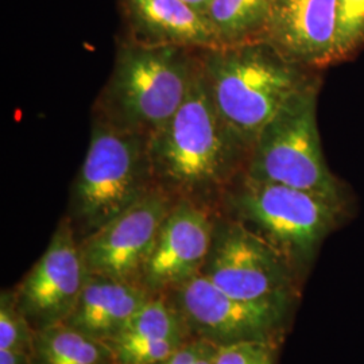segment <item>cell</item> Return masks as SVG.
Listing matches in <instances>:
<instances>
[{
  "mask_svg": "<svg viewBox=\"0 0 364 364\" xmlns=\"http://www.w3.org/2000/svg\"><path fill=\"white\" fill-rule=\"evenodd\" d=\"M126 38L149 46L215 49L218 43L205 16L183 0H119Z\"/></svg>",
  "mask_w": 364,
  "mask_h": 364,
  "instance_id": "obj_13",
  "label": "cell"
},
{
  "mask_svg": "<svg viewBox=\"0 0 364 364\" xmlns=\"http://www.w3.org/2000/svg\"><path fill=\"white\" fill-rule=\"evenodd\" d=\"M282 338L247 340L218 348L215 364H277Z\"/></svg>",
  "mask_w": 364,
  "mask_h": 364,
  "instance_id": "obj_20",
  "label": "cell"
},
{
  "mask_svg": "<svg viewBox=\"0 0 364 364\" xmlns=\"http://www.w3.org/2000/svg\"><path fill=\"white\" fill-rule=\"evenodd\" d=\"M33 364H115L111 347L60 323L36 331Z\"/></svg>",
  "mask_w": 364,
  "mask_h": 364,
  "instance_id": "obj_16",
  "label": "cell"
},
{
  "mask_svg": "<svg viewBox=\"0 0 364 364\" xmlns=\"http://www.w3.org/2000/svg\"><path fill=\"white\" fill-rule=\"evenodd\" d=\"M203 50L120 39L92 117L151 139L188 97L201 69Z\"/></svg>",
  "mask_w": 364,
  "mask_h": 364,
  "instance_id": "obj_2",
  "label": "cell"
},
{
  "mask_svg": "<svg viewBox=\"0 0 364 364\" xmlns=\"http://www.w3.org/2000/svg\"><path fill=\"white\" fill-rule=\"evenodd\" d=\"M188 6H191L195 11L205 16L208 13L209 6L212 3V0H183Z\"/></svg>",
  "mask_w": 364,
  "mask_h": 364,
  "instance_id": "obj_23",
  "label": "cell"
},
{
  "mask_svg": "<svg viewBox=\"0 0 364 364\" xmlns=\"http://www.w3.org/2000/svg\"><path fill=\"white\" fill-rule=\"evenodd\" d=\"M195 336L166 296H153L117 338L107 343L115 364H151L169 356Z\"/></svg>",
  "mask_w": 364,
  "mask_h": 364,
  "instance_id": "obj_14",
  "label": "cell"
},
{
  "mask_svg": "<svg viewBox=\"0 0 364 364\" xmlns=\"http://www.w3.org/2000/svg\"><path fill=\"white\" fill-rule=\"evenodd\" d=\"M219 210L273 246L305 281L326 236L341 223L343 204L245 173L221 196Z\"/></svg>",
  "mask_w": 364,
  "mask_h": 364,
  "instance_id": "obj_4",
  "label": "cell"
},
{
  "mask_svg": "<svg viewBox=\"0 0 364 364\" xmlns=\"http://www.w3.org/2000/svg\"><path fill=\"white\" fill-rule=\"evenodd\" d=\"M156 186L150 139L92 117L91 139L70 188L65 215L78 242Z\"/></svg>",
  "mask_w": 364,
  "mask_h": 364,
  "instance_id": "obj_5",
  "label": "cell"
},
{
  "mask_svg": "<svg viewBox=\"0 0 364 364\" xmlns=\"http://www.w3.org/2000/svg\"><path fill=\"white\" fill-rule=\"evenodd\" d=\"M0 364H33V358L30 352L0 350Z\"/></svg>",
  "mask_w": 364,
  "mask_h": 364,
  "instance_id": "obj_22",
  "label": "cell"
},
{
  "mask_svg": "<svg viewBox=\"0 0 364 364\" xmlns=\"http://www.w3.org/2000/svg\"><path fill=\"white\" fill-rule=\"evenodd\" d=\"M338 60H350L364 45V0H338Z\"/></svg>",
  "mask_w": 364,
  "mask_h": 364,
  "instance_id": "obj_19",
  "label": "cell"
},
{
  "mask_svg": "<svg viewBox=\"0 0 364 364\" xmlns=\"http://www.w3.org/2000/svg\"><path fill=\"white\" fill-rule=\"evenodd\" d=\"M250 151L228 130L201 69L183 105L150 139L156 185L219 210L224 191L247 165Z\"/></svg>",
  "mask_w": 364,
  "mask_h": 364,
  "instance_id": "obj_1",
  "label": "cell"
},
{
  "mask_svg": "<svg viewBox=\"0 0 364 364\" xmlns=\"http://www.w3.org/2000/svg\"><path fill=\"white\" fill-rule=\"evenodd\" d=\"M177 197L159 185L80 242L88 273L142 285L156 237Z\"/></svg>",
  "mask_w": 364,
  "mask_h": 364,
  "instance_id": "obj_9",
  "label": "cell"
},
{
  "mask_svg": "<svg viewBox=\"0 0 364 364\" xmlns=\"http://www.w3.org/2000/svg\"><path fill=\"white\" fill-rule=\"evenodd\" d=\"M36 331L16 305L13 289L0 293V350L31 353Z\"/></svg>",
  "mask_w": 364,
  "mask_h": 364,
  "instance_id": "obj_18",
  "label": "cell"
},
{
  "mask_svg": "<svg viewBox=\"0 0 364 364\" xmlns=\"http://www.w3.org/2000/svg\"><path fill=\"white\" fill-rule=\"evenodd\" d=\"M218 346L204 338H192L169 356L151 364H215Z\"/></svg>",
  "mask_w": 364,
  "mask_h": 364,
  "instance_id": "obj_21",
  "label": "cell"
},
{
  "mask_svg": "<svg viewBox=\"0 0 364 364\" xmlns=\"http://www.w3.org/2000/svg\"><path fill=\"white\" fill-rule=\"evenodd\" d=\"M151 297L139 284L90 274L73 312L64 323L109 343Z\"/></svg>",
  "mask_w": 364,
  "mask_h": 364,
  "instance_id": "obj_15",
  "label": "cell"
},
{
  "mask_svg": "<svg viewBox=\"0 0 364 364\" xmlns=\"http://www.w3.org/2000/svg\"><path fill=\"white\" fill-rule=\"evenodd\" d=\"M164 296L180 311L195 338L218 347L247 340H285L296 311V306L235 299L201 274Z\"/></svg>",
  "mask_w": 364,
  "mask_h": 364,
  "instance_id": "obj_8",
  "label": "cell"
},
{
  "mask_svg": "<svg viewBox=\"0 0 364 364\" xmlns=\"http://www.w3.org/2000/svg\"><path fill=\"white\" fill-rule=\"evenodd\" d=\"M201 63L219 115L248 151L279 108L314 77L264 41L204 49Z\"/></svg>",
  "mask_w": 364,
  "mask_h": 364,
  "instance_id": "obj_3",
  "label": "cell"
},
{
  "mask_svg": "<svg viewBox=\"0 0 364 364\" xmlns=\"http://www.w3.org/2000/svg\"><path fill=\"white\" fill-rule=\"evenodd\" d=\"M218 212L193 200L177 198L144 270L142 287L150 294H166L200 275L212 246Z\"/></svg>",
  "mask_w": 364,
  "mask_h": 364,
  "instance_id": "obj_11",
  "label": "cell"
},
{
  "mask_svg": "<svg viewBox=\"0 0 364 364\" xmlns=\"http://www.w3.org/2000/svg\"><path fill=\"white\" fill-rule=\"evenodd\" d=\"M88 275L73 225L64 215L45 252L14 287L16 305L34 331L64 323Z\"/></svg>",
  "mask_w": 364,
  "mask_h": 364,
  "instance_id": "obj_10",
  "label": "cell"
},
{
  "mask_svg": "<svg viewBox=\"0 0 364 364\" xmlns=\"http://www.w3.org/2000/svg\"><path fill=\"white\" fill-rule=\"evenodd\" d=\"M272 0H212L205 19L218 48L263 41Z\"/></svg>",
  "mask_w": 364,
  "mask_h": 364,
  "instance_id": "obj_17",
  "label": "cell"
},
{
  "mask_svg": "<svg viewBox=\"0 0 364 364\" xmlns=\"http://www.w3.org/2000/svg\"><path fill=\"white\" fill-rule=\"evenodd\" d=\"M320 80L296 92L260 131L245 174L257 181L282 183L344 205L340 182L328 169L317 126Z\"/></svg>",
  "mask_w": 364,
  "mask_h": 364,
  "instance_id": "obj_6",
  "label": "cell"
},
{
  "mask_svg": "<svg viewBox=\"0 0 364 364\" xmlns=\"http://www.w3.org/2000/svg\"><path fill=\"white\" fill-rule=\"evenodd\" d=\"M338 0H272L263 41L308 70L338 63Z\"/></svg>",
  "mask_w": 364,
  "mask_h": 364,
  "instance_id": "obj_12",
  "label": "cell"
},
{
  "mask_svg": "<svg viewBox=\"0 0 364 364\" xmlns=\"http://www.w3.org/2000/svg\"><path fill=\"white\" fill-rule=\"evenodd\" d=\"M200 274L224 293L252 304L297 306L304 284L273 246L220 210Z\"/></svg>",
  "mask_w": 364,
  "mask_h": 364,
  "instance_id": "obj_7",
  "label": "cell"
}]
</instances>
